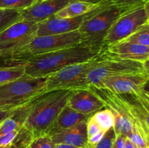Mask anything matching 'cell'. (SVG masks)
<instances>
[{
	"label": "cell",
	"instance_id": "44dd1931",
	"mask_svg": "<svg viewBox=\"0 0 149 148\" xmlns=\"http://www.w3.org/2000/svg\"><path fill=\"white\" fill-rule=\"evenodd\" d=\"M22 20L20 11L0 9V33L13 24Z\"/></svg>",
	"mask_w": 149,
	"mask_h": 148
},
{
	"label": "cell",
	"instance_id": "d590c367",
	"mask_svg": "<svg viewBox=\"0 0 149 148\" xmlns=\"http://www.w3.org/2000/svg\"><path fill=\"white\" fill-rule=\"evenodd\" d=\"M144 10H145L146 15L147 17V21H148V23H149V0H147L143 4Z\"/></svg>",
	"mask_w": 149,
	"mask_h": 148
},
{
	"label": "cell",
	"instance_id": "e575fe53",
	"mask_svg": "<svg viewBox=\"0 0 149 148\" xmlns=\"http://www.w3.org/2000/svg\"><path fill=\"white\" fill-rule=\"evenodd\" d=\"M143 68H144V74L148 78L149 80V59L143 62Z\"/></svg>",
	"mask_w": 149,
	"mask_h": 148
},
{
	"label": "cell",
	"instance_id": "5bb4252c",
	"mask_svg": "<svg viewBox=\"0 0 149 148\" xmlns=\"http://www.w3.org/2000/svg\"><path fill=\"white\" fill-rule=\"evenodd\" d=\"M67 104L76 111L89 115L104 108L103 102L88 89H72Z\"/></svg>",
	"mask_w": 149,
	"mask_h": 148
},
{
	"label": "cell",
	"instance_id": "d6986e66",
	"mask_svg": "<svg viewBox=\"0 0 149 148\" xmlns=\"http://www.w3.org/2000/svg\"><path fill=\"white\" fill-rule=\"evenodd\" d=\"M90 117L98 124L100 129L104 131H107L109 129L114 126V115L110 110L106 107L95 112Z\"/></svg>",
	"mask_w": 149,
	"mask_h": 148
},
{
	"label": "cell",
	"instance_id": "9a60e30c",
	"mask_svg": "<svg viewBox=\"0 0 149 148\" xmlns=\"http://www.w3.org/2000/svg\"><path fill=\"white\" fill-rule=\"evenodd\" d=\"M52 142L57 144H65L80 148H87L88 145L87 120L66 129L50 132Z\"/></svg>",
	"mask_w": 149,
	"mask_h": 148
},
{
	"label": "cell",
	"instance_id": "f1b7e54d",
	"mask_svg": "<svg viewBox=\"0 0 149 148\" xmlns=\"http://www.w3.org/2000/svg\"><path fill=\"white\" fill-rule=\"evenodd\" d=\"M16 65H19L18 64L15 63L14 61L12 60L10 55H3V54L0 53V68L16 66Z\"/></svg>",
	"mask_w": 149,
	"mask_h": 148
},
{
	"label": "cell",
	"instance_id": "1f68e13d",
	"mask_svg": "<svg viewBox=\"0 0 149 148\" xmlns=\"http://www.w3.org/2000/svg\"><path fill=\"white\" fill-rule=\"evenodd\" d=\"M106 133L105 131H102L98 132V133H95V134L93 135L92 136L88 138V145H91V146H95L97 145L99 142L102 139L103 136H104V133Z\"/></svg>",
	"mask_w": 149,
	"mask_h": 148
},
{
	"label": "cell",
	"instance_id": "ac0fdd59",
	"mask_svg": "<svg viewBox=\"0 0 149 148\" xmlns=\"http://www.w3.org/2000/svg\"><path fill=\"white\" fill-rule=\"evenodd\" d=\"M99 4H93L84 1H71L54 16L60 18H73L84 15L97 8Z\"/></svg>",
	"mask_w": 149,
	"mask_h": 148
},
{
	"label": "cell",
	"instance_id": "52a82bcc",
	"mask_svg": "<svg viewBox=\"0 0 149 148\" xmlns=\"http://www.w3.org/2000/svg\"><path fill=\"white\" fill-rule=\"evenodd\" d=\"M128 73H144L143 63L107 56L89 71L84 80V89L90 86H96L108 77Z\"/></svg>",
	"mask_w": 149,
	"mask_h": 148
},
{
	"label": "cell",
	"instance_id": "e0dca14e",
	"mask_svg": "<svg viewBox=\"0 0 149 148\" xmlns=\"http://www.w3.org/2000/svg\"><path fill=\"white\" fill-rule=\"evenodd\" d=\"M91 115L79 113L66 104L57 117L49 133L73 127L81 122L87 120Z\"/></svg>",
	"mask_w": 149,
	"mask_h": 148
},
{
	"label": "cell",
	"instance_id": "f35d334b",
	"mask_svg": "<svg viewBox=\"0 0 149 148\" xmlns=\"http://www.w3.org/2000/svg\"><path fill=\"white\" fill-rule=\"evenodd\" d=\"M126 148H135V145L131 142L129 138L127 137L126 139Z\"/></svg>",
	"mask_w": 149,
	"mask_h": 148
},
{
	"label": "cell",
	"instance_id": "d4e9b609",
	"mask_svg": "<svg viewBox=\"0 0 149 148\" xmlns=\"http://www.w3.org/2000/svg\"><path fill=\"white\" fill-rule=\"evenodd\" d=\"M116 137V132L113 127L106 131L101 140L93 147L94 148H112Z\"/></svg>",
	"mask_w": 149,
	"mask_h": 148
},
{
	"label": "cell",
	"instance_id": "277c9868",
	"mask_svg": "<svg viewBox=\"0 0 149 148\" xmlns=\"http://www.w3.org/2000/svg\"><path fill=\"white\" fill-rule=\"evenodd\" d=\"M80 41L81 36L79 30L63 34L36 36L9 55L15 63L21 65L35 56L77 46L80 44Z\"/></svg>",
	"mask_w": 149,
	"mask_h": 148
},
{
	"label": "cell",
	"instance_id": "83f0119b",
	"mask_svg": "<svg viewBox=\"0 0 149 148\" xmlns=\"http://www.w3.org/2000/svg\"><path fill=\"white\" fill-rule=\"evenodd\" d=\"M102 131L103 130L100 129L98 124L93 118H91V117L89 118V119L87 120V135H88V138L93 135L95 134V133H98V132Z\"/></svg>",
	"mask_w": 149,
	"mask_h": 148
},
{
	"label": "cell",
	"instance_id": "74e56055",
	"mask_svg": "<svg viewBox=\"0 0 149 148\" xmlns=\"http://www.w3.org/2000/svg\"><path fill=\"white\" fill-rule=\"evenodd\" d=\"M55 148H80V147L73 146V145H65V144H57V145H55Z\"/></svg>",
	"mask_w": 149,
	"mask_h": 148
},
{
	"label": "cell",
	"instance_id": "7402d4cb",
	"mask_svg": "<svg viewBox=\"0 0 149 148\" xmlns=\"http://www.w3.org/2000/svg\"><path fill=\"white\" fill-rule=\"evenodd\" d=\"M124 41L149 46V23L141 26Z\"/></svg>",
	"mask_w": 149,
	"mask_h": 148
},
{
	"label": "cell",
	"instance_id": "cb8c5ba5",
	"mask_svg": "<svg viewBox=\"0 0 149 148\" xmlns=\"http://www.w3.org/2000/svg\"><path fill=\"white\" fill-rule=\"evenodd\" d=\"M27 148H55V145L49 134L42 135L33 138Z\"/></svg>",
	"mask_w": 149,
	"mask_h": 148
},
{
	"label": "cell",
	"instance_id": "3957f363",
	"mask_svg": "<svg viewBox=\"0 0 149 148\" xmlns=\"http://www.w3.org/2000/svg\"><path fill=\"white\" fill-rule=\"evenodd\" d=\"M96 55L97 54L79 44L37 55L26 61L25 74L33 78L47 77L68 65L89 60Z\"/></svg>",
	"mask_w": 149,
	"mask_h": 148
},
{
	"label": "cell",
	"instance_id": "d6a6232c",
	"mask_svg": "<svg viewBox=\"0 0 149 148\" xmlns=\"http://www.w3.org/2000/svg\"><path fill=\"white\" fill-rule=\"evenodd\" d=\"M14 109L10 110V109L0 108V123H1L4 119H6L8 116L10 115V114H11L12 112H13V110H14Z\"/></svg>",
	"mask_w": 149,
	"mask_h": 148
},
{
	"label": "cell",
	"instance_id": "8d00e7d4",
	"mask_svg": "<svg viewBox=\"0 0 149 148\" xmlns=\"http://www.w3.org/2000/svg\"><path fill=\"white\" fill-rule=\"evenodd\" d=\"M142 91L149 97V80L145 83L142 89Z\"/></svg>",
	"mask_w": 149,
	"mask_h": 148
},
{
	"label": "cell",
	"instance_id": "484cf974",
	"mask_svg": "<svg viewBox=\"0 0 149 148\" xmlns=\"http://www.w3.org/2000/svg\"><path fill=\"white\" fill-rule=\"evenodd\" d=\"M147 0H108L101 4L107 5L125 6V7H133V6L144 4Z\"/></svg>",
	"mask_w": 149,
	"mask_h": 148
},
{
	"label": "cell",
	"instance_id": "30bf717a",
	"mask_svg": "<svg viewBox=\"0 0 149 148\" xmlns=\"http://www.w3.org/2000/svg\"><path fill=\"white\" fill-rule=\"evenodd\" d=\"M148 80L144 73L122 74L108 77L95 87L106 89L117 94H135L142 91Z\"/></svg>",
	"mask_w": 149,
	"mask_h": 148
},
{
	"label": "cell",
	"instance_id": "4fadbf2b",
	"mask_svg": "<svg viewBox=\"0 0 149 148\" xmlns=\"http://www.w3.org/2000/svg\"><path fill=\"white\" fill-rule=\"evenodd\" d=\"M84 15L73 18H60L52 16L37 23L36 36L63 34L78 30L82 23Z\"/></svg>",
	"mask_w": 149,
	"mask_h": 148
},
{
	"label": "cell",
	"instance_id": "9c48e42d",
	"mask_svg": "<svg viewBox=\"0 0 149 148\" xmlns=\"http://www.w3.org/2000/svg\"><path fill=\"white\" fill-rule=\"evenodd\" d=\"M37 23L20 20L0 33V53L10 55L36 37Z\"/></svg>",
	"mask_w": 149,
	"mask_h": 148
},
{
	"label": "cell",
	"instance_id": "6da1fadb",
	"mask_svg": "<svg viewBox=\"0 0 149 148\" xmlns=\"http://www.w3.org/2000/svg\"><path fill=\"white\" fill-rule=\"evenodd\" d=\"M72 89L45 91L31 100L30 111L23 127L32 138L49 134L57 117L68 103Z\"/></svg>",
	"mask_w": 149,
	"mask_h": 148
},
{
	"label": "cell",
	"instance_id": "f546056e",
	"mask_svg": "<svg viewBox=\"0 0 149 148\" xmlns=\"http://www.w3.org/2000/svg\"><path fill=\"white\" fill-rule=\"evenodd\" d=\"M134 95L137 98V100L141 103L143 106L149 112V97L147 96L146 94H144L143 91L138 93V94H135Z\"/></svg>",
	"mask_w": 149,
	"mask_h": 148
},
{
	"label": "cell",
	"instance_id": "4dcf8cb0",
	"mask_svg": "<svg viewBox=\"0 0 149 148\" xmlns=\"http://www.w3.org/2000/svg\"><path fill=\"white\" fill-rule=\"evenodd\" d=\"M126 139L127 136L122 134H117L112 148H126Z\"/></svg>",
	"mask_w": 149,
	"mask_h": 148
},
{
	"label": "cell",
	"instance_id": "7bdbcfd3",
	"mask_svg": "<svg viewBox=\"0 0 149 148\" xmlns=\"http://www.w3.org/2000/svg\"><path fill=\"white\" fill-rule=\"evenodd\" d=\"M146 148H149V145H148V146L146 147Z\"/></svg>",
	"mask_w": 149,
	"mask_h": 148
},
{
	"label": "cell",
	"instance_id": "ee69618b",
	"mask_svg": "<svg viewBox=\"0 0 149 148\" xmlns=\"http://www.w3.org/2000/svg\"><path fill=\"white\" fill-rule=\"evenodd\" d=\"M24 148H27V147H24Z\"/></svg>",
	"mask_w": 149,
	"mask_h": 148
},
{
	"label": "cell",
	"instance_id": "4316f807",
	"mask_svg": "<svg viewBox=\"0 0 149 148\" xmlns=\"http://www.w3.org/2000/svg\"><path fill=\"white\" fill-rule=\"evenodd\" d=\"M18 131H12L0 135V147H9L15 139Z\"/></svg>",
	"mask_w": 149,
	"mask_h": 148
},
{
	"label": "cell",
	"instance_id": "8fae6325",
	"mask_svg": "<svg viewBox=\"0 0 149 148\" xmlns=\"http://www.w3.org/2000/svg\"><path fill=\"white\" fill-rule=\"evenodd\" d=\"M72 0H37L20 11L23 20L39 23L55 15Z\"/></svg>",
	"mask_w": 149,
	"mask_h": 148
},
{
	"label": "cell",
	"instance_id": "603a6c76",
	"mask_svg": "<svg viewBox=\"0 0 149 148\" xmlns=\"http://www.w3.org/2000/svg\"><path fill=\"white\" fill-rule=\"evenodd\" d=\"M37 0H0V9L22 11L28 8Z\"/></svg>",
	"mask_w": 149,
	"mask_h": 148
},
{
	"label": "cell",
	"instance_id": "8992f818",
	"mask_svg": "<svg viewBox=\"0 0 149 148\" xmlns=\"http://www.w3.org/2000/svg\"><path fill=\"white\" fill-rule=\"evenodd\" d=\"M107 57L105 50L92 59L80 63L73 64L47 76L46 91L57 89H84V80L89 71Z\"/></svg>",
	"mask_w": 149,
	"mask_h": 148
},
{
	"label": "cell",
	"instance_id": "ba28073f",
	"mask_svg": "<svg viewBox=\"0 0 149 148\" xmlns=\"http://www.w3.org/2000/svg\"><path fill=\"white\" fill-rule=\"evenodd\" d=\"M146 23L143 4L130 7L118 17L109 29L104 39V50L109 45L125 40Z\"/></svg>",
	"mask_w": 149,
	"mask_h": 148
},
{
	"label": "cell",
	"instance_id": "2e32d148",
	"mask_svg": "<svg viewBox=\"0 0 149 148\" xmlns=\"http://www.w3.org/2000/svg\"><path fill=\"white\" fill-rule=\"evenodd\" d=\"M31 100L15 108L10 115L0 123V135L12 131H19L22 129L29 115Z\"/></svg>",
	"mask_w": 149,
	"mask_h": 148
},
{
	"label": "cell",
	"instance_id": "7a4b0ae2",
	"mask_svg": "<svg viewBox=\"0 0 149 148\" xmlns=\"http://www.w3.org/2000/svg\"><path fill=\"white\" fill-rule=\"evenodd\" d=\"M130 7L99 4L97 8L84 15L78 30L81 36L80 45L95 54L103 52L104 39L109 29L118 17Z\"/></svg>",
	"mask_w": 149,
	"mask_h": 148
},
{
	"label": "cell",
	"instance_id": "b9f144b4",
	"mask_svg": "<svg viewBox=\"0 0 149 148\" xmlns=\"http://www.w3.org/2000/svg\"><path fill=\"white\" fill-rule=\"evenodd\" d=\"M135 148H146V147H138L135 146Z\"/></svg>",
	"mask_w": 149,
	"mask_h": 148
},
{
	"label": "cell",
	"instance_id": "60d3db41",
	"mask_svg": "<svg viewBox=\"0 0 149 148\" xmlns=\"http://www.w3.org/2000/svg\"><path fill=\"white\" fill-rule=\"evenodd\" d=\"M0 148H10V147H0Z\"/></svg>",
	"mask_w": 149,
	"mask_h": 148
},
{
	"label": "cell",
	"instance_id": "5b68a950",
	"mask_svg": "<svg viewBox=\"0 0 149 148\" xmlns=\"http://www.w3.org/2000/svg\"><path fill=\"white\" fill-rule=\"evenodd\" d=\"M47 77L33 78L24 75L0 86V108L14 109L46 91Z\"/></svg>",
	"mask_w": 149,
	"mask_h": 148
},
{
	"label": "cell",
	"instance_id": "ab89813d",
	"mask_svg": "<svg viewBox=\"0 0 149 148\" xmlns=\"http://www.w3.org/2000/svg\"><path fill=\"white\" fill-rule=\"evenodd\" d=\"M87 148H94V147L93 146H91V145H87Z\"/></svg>",
	"mask_w": 149,
	"mask_h": 148
},
{
	"label": "cell",
	"instance_id": "7c38bea8",
	"mask_svg": "<svg viewBox=\"0 0 149 148\" xmlns=\"http://www.w3.org/2000/svg\"><path fill=\"white\" fill-rule=\"evenodd\" d=\"M105 53L109 57L131 59L143 63L149 59V46L122 41L108 46Z\"/></svg>",
	"mask_w": 149,
	"mask_h": 148
},
{
	"label": "cell",
	"instance_id": "ffe728a7",
	"mask_svg": "<svg viewBox=\"0 0 149 148\" xmlns=\"http://www.w3.org/2000/svg\"><path fill=\"white\" fill-rule=\"evenodd\" d=\"M25 74V64L0 68V86L20 78Z\"/></svg>",
	"mask_w": 149,
	"mask_h": 148
},
{
	"label": "cell",
	"instance_id": "836d02e7",
	"mask_svg": "<svg viewBox=\"0 0 149 148\" xmlns=\"http://www.w3.org/2000/svg\"><path fill=\"white\" fill-rule=\"evenodd\" d=\"M72 1H84V2L90 3V4H101L102 3L105 2V1H108V0H72Z\"/></svg>",
	"mask_w": 149,
	"mask_h": 148
}]
</instances>
